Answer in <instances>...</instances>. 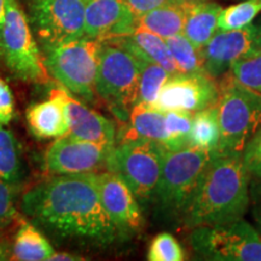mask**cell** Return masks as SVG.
Wrapping results in <instances>:
<instances>
[{
  "instance_id": "6da1fadb",
  "label": "cell",
  "mask_w": 261,
  "mask_h": 261,
  "mask_svg": "<svg viewBox=\"0 0 261 261\" xmlns=\"http://www.w3.org/2000/svg\"><path fill=\"white\" fill-rule=\"evenodd\" d=\"M21 207L35 224L64 240L108 246L120 234L104 210L94 173L54 175L25 191Z\"/></svg>"
},
{
  "instance_id": "7a4b0ae2",
  "label": "cell",
  "mask_w": 261,
  "mask_h": 261,
  "mask_svg": "<svg viewBox=\"0 0 261 261\" xmlns=\"http://www.w3.org/2000/svg\"><path fill=\"white\" fill-rule=\"evenodd\" d=\"M249 177L242 155H214L182 214L185 226H215L242 219L250 203Z\"/></svg>"
},
{
  "instance_id": "3957f363",
  "label": "cell",
  "mask_w": 261,
  "mask_h": 261,
  "mask_svg": "<svg viewBox=\"0 0 261 261\" xmlns=\"http://www.w3.org/2000/svg\"><path fill=\"white\" fill-rule=\"evenodd\" d=\"M219 85L218 116L220 139L218 155H242L261 126V94L243 86L230 70Z\"/></svg>"
},
{
  "instance_id": "277c9868",
  "label": "cell",
  "mask_w": 261,
  "mask_h": 261,
  "mask_svg": "<svg viewBox=\"0 0 261 261\" xmlns=\"http://www.w3.org/2000/svg\"><path fill=\"white\" fill-rule=\"evenodd\" d=\"M139 58L127 48L103 41L96 79L97 96L125 122L138 100Z\"/></svg>"
},
{
  "instance_id": "5b68a950",
  "label": "cell",
  "mask_w": 261,
  "mask_h": 261,
  "mask_svg": "<svg viewBox=\"0 0 261 261\" xmlns=\"http://www.w3.org/2000/svg\"><path fill=\"white\" fill-rule=\"evenodd\" d=\"M102 41L89 38L42 45L45 67L61 86L74 96L92 102L96 97L98 58Z\"/></svg>"
},
{
  "instance_id": "8992f818",
  "label": "cell",
  "mask_w": 261,
  "mask_h": 261,
  "mask_svg": "<svg viewBox=\"0 0 261 261\" xmlns=\"http://www.w3.org/2000/svg\"><path fill=\"white\" fill-rule=\"evenodd\" d=\"M217 154L191 145L166 151L154 196L163 213L181 219L202 171Z\"/></svg>"
},
{
  "instance_id": "52a82bcc",
  "label": "cell",
  "mask_w": 261,
  "mask_h": 261,
  "mask_svg": "<svg viewBox=\"0 0 261 261\" xmlns=\"http://www.w3.org/2000/svg\"><path fill=\"white\" fill-rule=\"evenodd\" d=\"M0 57L19 80L33 84L50 81V74L45 67L31 24L17 0H5V23Z\"/></svg>"
},
{
  "instance_id": "ba28073f",
  "label": "cell",
  "mask_w": 261,
  "mask_h": 261,
  "mask_svg": "<svg viewBox=\"0 0 261 261\" xmlns=\"http://www.w3.org/2000/svg\"><path fill=\"white\" fill-rule=\"evenodd\" d=\"M167 149L152 140L117 142L108 161V169L119 174L140 202L154 198Z\"/></svg>"
},
{
  "instance_id": "9c48e42d",
  "label": "cell",
  "mask_w": 261,
  "mask_h": 261,
  "mask_svg": "<svg viewBox=\"0 0 261 261\" xmlns=\"http://www.w3.org/2000/svg\"><path fill=\"white\" fill-rule=\"evenodd\" d=\"M190 243L198 255L208 260L261 261V234L243 219L195 227Z\"/></svg>"
},
{
  "instance_id": "30bf717a",
  "label": "cell",
  "mask_w": 261,
  "mask_h": 261,
  "mask_svg": "<svg viewBox=\"0 0 261 261\" xmlns=\"http://www.w3.org/2000/svg\"><path fill=\"white\" fill-rule=\"evenodd\" d=\"M87 0H31L29 19L42 45L85 37Z\"/></svg>"
},
{
  "instance_id": "8fae6325",
  "label": "cell",
  "mask_w": 261,
  "mask_h": 261,
  "mask_svg": "<svg viewBox=\"0 0 261 261\" xmlns=\"http://www.w3.org/2000/svg\"><path fill=\"white\" fill-rule=\"evenodd\" d=\"M115 145L99 144L65 135L48 146L44 168L48 174H80L108 169V161Z\"/></svg>"
},
{
  "instance_id": "7c38bea8",
  "label": "cell",
  "mask_w": 261,
  "mask_h": 261,
  "mask_svg": "<svg viewBox=\"0 0 261 261\" xmlns=\"http://www.w3.org/2000/svg\"><path fill=\"white\" fill-rule=\"evenodd\" d=\"M219 85L205 73L171 75L160 91L154 107L162 112L195 113L215 106Z\"/></svg>"
},
{
  "instance_id": "4fadbf2b",
  "label": "cell",
  "mask_w": 261,
  "mask_h": 261,
  "mask_svg": "<svg viewBox=\"0 0 261 261\" xmlns=\"http://www.w3.org/2000/svg\"><path fill=\"white\" fill-rule=\"evenodd\" d=\"M261 50V24L233 31H218L202 48L203 70L213 79L221 77L236 62Z\"/></svg>"
},
{
  "instance_id": "5bb4252c",
  "label": "cell",
  "mask_w": 261,
  "mask_h": 261,
  "mask_svg": "<svg viewBox=\"0 0 261 261\" xmlns=\"http://www.w3.org/2000/svg\"><path fill=\"white\" fill-rule=\"evenodd\" d=\"M94 181L104 210L120 234L140 230L144 223L142 211L126 181L112 171L94 172Z\"/></svg>"
},
{
  "instance_id": "9a60e30c",
  "label": "cell",
  "mask_w": 261,
  "mask_h": 261,
  "mask_svg": "<svg viewBox=\"0 0 261 261\" xmlns=\"http://www.w3.org/2000/svg\"><path fill=\"white\" fill-rule=\"evenodd\" d=\"M137 28V16L125 0H87L85 38L109 41L127 37Z\"/></svg>"
},
{
  "instance_id": "2e32d148",
  "label": "cell",
  "mask_w": 261,
  "mask_h": 261,
  "mask_svg": "<svg viewBox=\"0 0 261 261\" xmlns=\"http://www.w3.org/2000/svg\"><path fill=\"white\" fill-rule=\"evenodd\" d=\"M51 93L63 104L69 126L67 135L99 144H116V129L110 120L76 99L63 86L51 90Z\"/></svg>"
},
{
  "instance_id": "e0dca14e",
  "label": "cell",
  "mask_w": 261,
  "mask_h": 261,
  "mask_svg": "<svg viewBox=\"0 0 261 261\" xmlns=\"http://www.w3.org/2000/svg\"><path fill=\"white\" fill-rule=\"evenodd\" d=\"M137 139L152 140L165 146L167 142L166 113L150 104L137 103L130 110L128 125L119 133L116 143Z\"/></svg>"
},
{
  "instance_id": "ac0fdd59",
  "label": "cell",
  "mask_w": 261,
  "mask_h": 261,
  "mask_svg": "<svg viewBox=\"0 0 261 261\" xmlns=\"http://www.w3.org/2000/svg\"><path fill=\"white\" fill-rule=\"evenodd\" d=\"M25 117L33 135L40 139L60 138L69 129L63 104L51 92L47 100L29 107Z\"/></svg>"
},
{
  "instance_id": "d6986e66",
  "label": "cell",
  "mask_w": 261,
  "mask_h": 261,
  "mask_svg": "<svg viewBox=\"0 0 261 261\" xmlns=\"http://www.w3.org/2000/svg\"><path fill=\"white\" fill-rule=\"evenodd\" d=\"M109 42H114V44L127 48L140 60H145L161 65L171 75L179 74L177 64L173 60L167 42L165 39L154 34V33L137 28L132 34L109 40Z\"/></svg>"
},
{
  "instance_id": "ffe728a7",
  "label": "cell",
  "mask_w": 261,
  "mask_h": 261,
  "mask_svg": "<svg viewBox=\"0 0 261 261\" xmlns=\"http://www.w3.org/2000/svg\"><path fill=\"white\" fill-rule=\"evenodd\" d=\"M221 9L223 8L219 4L211 0L187 3V21L182 34L198 50H202L215 33L219 31L218 18Z\"/></svg>"
},
{
  "instance_id": "44dd1931",
  "label": "cell",
  "mask_w": 261,
  "mask_h": 261,
  "mask_svg": "<svg viewBox=\"0 0 261 261\" xmlns=\"http://www.w3.org/2000/svg\"><path fill=\"white\" fill-rule=\"evenodd\" d=\"M187 21V3L172 0L137 17V28L154 33L163 39L182 34ZM136 28V29H137Z\"/></svg>"
},
{
  "instance_id": "7402d4cb",
  "label": "cell",
  "mask_w": 261,
  "mask_h": 261,
  "mask_svg": "<svg viewBox=\"0 0 261 261\" xmlns=\"http://www.w3.org/2000/svg\"><path fill=\"white\" fill-rule=\"evenodd\" d=\"M55 253L54 247L41 231L29 221L21 220L15 234L11 260L45 261L50 260Z\"/></svg>"
},
{
  "instance_id": "603a6c76",
  "label": "cell",
  "mask_w": 261,
  "mask_h": 261,
  "mask_svg": "<svg viewBox=\"0 0 261 261\" xmlns=\"http://www.w3.org/2000/svg\"><path fill=\"white\" fill-rule=\"evenodd\" d=\"M220 139L217 104L194 114L190 132V145L217 151Z\"/></svg>"
},
{
  "instance_id": "cb8c5ba5",
  "label": "cell",
  "mask_w": 261,
  "mask_h": 261,
  "mask_svg": "<svg viewBox=\"0 0 261 261\" xmlns=\"http://www.w3.org/2000/svg\"><path fill=\"white\" fill-rule=\"evenodd\" d=\"M21 160L14 135L0 123V178L16 189L21 182Z\"/></svg>"
},
{
  "instance_id": "d4e9b609",
  "label": "cell",
  "mask_w": 261,
  "mask_h": 261,
  "mask_svg": "<svg viewBox=\"0 0 261 261\" xmlns=\"http://www.w3.org/2000/svg\"><path fill=\"white\" fill-rule=\"evenodd\" d=\"M140 74H139V90L137 103H144L154 106L158 99L160 91L166 81L169 79L171 74L161 65L152 62L140 60Z\"/></svg>"
},
{
  "instance_id": "484cf974",
  "label": "cell",
  "mask_w": 261,
  "mask_h": 261,
  "mask_svg": "<svg viewBox=\"0 0 261 261\" xmlns=\"http://www.w3.org/2000/svg\"><path fill=\"white\" fill-rule=\"evenodd\" d=\"M179 73H204L201 50L196 48L184 34L165 39Z\"/></svg>"
},
{
  "instance_id": "4316f807",
  "label": "cell",
  "mask_w": 261,
  "mask_h": 261,
  "mask_svg": "<svg viewBox=\"0 0 261 261\" xmlns=\"http://www.w3.org/2000/svg\"><path fill=\"white\" fill-rule=\"evenodd\" d=\"M261 12V0H246L221 9L218 18L219 31H233L252 24Z\"/></svg>"
},
{
  "instance_id": "83f0119b",
  "label": "cell",
  "mask_w": 261,
  "mask_h": 261,
  "mask_svg": "<svg viewBox=\"0 0 261 261\" xmlns=\"http://www.w3.org/2000/svg\"><path fill=\"white\" fill-rule=\"evenodd\" d=\"M167 142L166 149L179 150L190 146L192 114L184 112H165Z\"/></svg>"
},
{
  "instance_id": "f1b7e54d",
  "label": "cell",
  "mask_w": 261,
  "mask_h": 261,
  "mask_svg": "<svg viewBox=\"0 0 261 261\" xmlns=\"http://www.w3.org/2000/svg\"><path fill=\"white\" fill-rule=\"evenodd\" d=\"M230 71L238 83L261 94V50L236 62Z\"/></svg>"
},
{
  "instance_id": "f546056e",
  "label": "cell",
  "mask_w": 261,
  "mask_h": 261,
  "mask_svg": "<svg viewBox=\"0 0 261 261\" xmlns=\"http://www.w3.org/2000/svg\"><path fill=\"white\" fill-rule=\"evenodd\" d=\"M150 261H182L185 254L175 237L168 232H162L156 236L150 243L148 250Z\"/></svg>"
},
{
  "instance_id": "4dcf8cb0",
  "label": "cell",
  "mask_w": 261,
  "mask_h": 261,
  "mask_svg": "<svg viewBox=\"0 0 261 261\" xmlns=\"http://www.w3.org/2000/svg\"><path fill=\"white\" fill-rule=\"evenodd\" d=\"M242 160L249 175L261 179V126L247 143L242 152Z\"/></svg>"
},
{
  "instance_id": "1f68e13d",
  "label": "cell",
  "mask_w": 261,
  "mask_h": 261,
  "mask_svg": "<svg viewBox=\"0 0 261 261\" xmlns=\"http://www.w3.org/2000/svg\"><path fill=\"white\" fill-rule=\"evenodd\" d=\"M17 219L14 202V188L0 178V228L11 225Z\"/></svg>"
},
{
  "instance_id": "d6a6232c",
  "label": "cell",
  "mask_w": 261,
  "mask_h": 261,
  "mask_svg": "<svg viewBox=\"0 0 261 261\" xmlns=\"http://www.w3.org/2000/svg\"><path fill=\"white\" fill-rule=\"evenodd\" d=\"M15 116V99L11 90L0 79V123L9 125Z\"/></svg>"
},
{
  "instance_id": "836d02e7",
  "label": "cell",
  "mask_w": 261,
  "mask_h": 261,
  "mask_svg": "<svg viewBox=\"0 0 261 261\" xmlns=\"http://www.w3.org/2000/svg\"><path fill=\"white\" fill-rule=\"evenodd\" d=\"M128 8L132 10V12L137 17L151 11L159 6H162L172 0H125Z\"/></svg>"
},
{
  "instance_id": "e575fe53",
  "label": "cell",
  "mask_w": 261,
  "mask_h": 261,
  "mask_svg": "<svg viewBox=\"0 0 261 261\" xmlns=\"http://www.w3.org/2000/svg\"><path fill=\"white\" fill-rule=\"evenodd\" d=\"M253 205H254V217H255L256 223L259 224V226L261 228V182L254 187Z\"/></svg>"
},
{
  "instance_id": "d590c367",
  "label": "cell",
  "mask_w": 261,
  "mask_h": 261,
  "mask_svg": "<svg viewBox=\"0 0 261 261\" xmlns=\"http://www.w3.org/2000/svg\"><path fill=\"white\" fill-rule=\"evenodd\" d=\"M50 260L55 261H77V260H85L84 257H80L75 254L70 253H54L52 254Z\"/></svg>"
},
{
  "instance_id": "8d00e7d4",
  "label": "cell",
  "mask_w": 261,
  "mask_h": 261,
  "mask_svg": "<svg viewBox=\"0 0 261 261\" xmlns=\"http://www.w3.org/2000/svg\"><path fill=\"white\" fill-rule=\"evenodd\" d=\"M5 23V0H0V45H2L3 29Z\"/></svg>"
},
{
  "instance_id": "74e56055",
  "label": "cell",
  "mask_w": 261,
  "mask_h": 261,
  "mask_svg": "<svg viewBox=\"0 0 261 261\" xmlns=\"http://www.w3.org/2000/svg\"><path fill=\"white\" fill-rule=\"evenodd\" d=\"M180 3H197V2H207V0H177Z\"/></svg>"
}]
</instances>
